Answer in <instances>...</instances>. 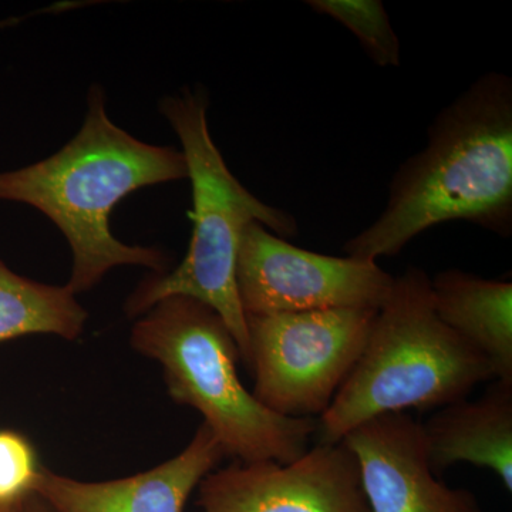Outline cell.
Returning a JSON list of instances; mask_svg holds the SVG:
<instances>
[{"label":"cell","mask_w":512,"mask_h":512,"mask_svg":"<svg viewBox=\"0 0 512 512\" xmlns=\"http://www.w3.org/2000/svg\"><path fill=\"white\" fill-rule=\"evenodd\" d=\"M512 234V79L481 74L431 121L427 144L394 173L382 214L343 245L353 258L399 255L444 222Z\"/></svg>","instance_id":"6da1fadb"},{"label":"cell","mask_w":512,"mask_h":512,"mask_svg":"<svg viewBox=\"0 0 512 512\" xmlns=\"http://www.w3.org/2000/svg\"><path fill=\"white\" fill-rule=\"evenodd\" d=\"M181 180H188L183 151L144 143L114 124L104 90L93 84L79 133L53 156L0 173V201L29 205L59 228L73 256L66 286L77 296L119 266L170 271L161 249L114 237L110 214L131 192Z\"/></svg>","instance_id":"7a4b0ae2"},{"label":"cell","mask_w":512,"mask_h":512,"mask_svg":"<svg viewBox=\"0 0 512 512\" xmlns=\"http://www.w3.org/2000/svg\"><path fill=\"white\" fill-rule=\"evenodd\" d=\"M490 362L437 316L431 278L417 266L396 276L355 367L320 416V443L383 414L441 409L494 380Z\"/></svg>","instance_id":"3957f363"},{"label":"cell","mask_w":512,"mask_h":512,"mask_svg":"<svg viewBox=\"0 0 512 512\" xmlns=\"http://www.w3.org/2000/svg\"><path fill=\"white\" fill-rule=\"evenodd\" d=\"M208 94L184 87L160 100L158 109L177 134L192 185L194 227L183 261L164 274L148 275L124 303L128 318H140L170 296H187L220 313L249 366L247 318L239 303L237 261L245 228L264 225L279 238L298 234L289 212L255 197L231 173L208 126Z\"/></svg>","instance_id":"277c9868"},{"label":"cell","mask_w":512,"mask_h":512,"mask_svg":"<svg viewBox=\"0 0 512 512\" xmlns=\"http://www.w3.org/2000/svg\"><path fill=\"white\" fill-rule=\"evenodd\" d=\"M130 343L160 363L171 399L204 417L225 456L288 464L309 450L319 420L271 412L245 389L237 342L211 306L187 296L165 298L138 318Z\"/></svg>","instance_id":"5b68a950"},{"label":"cell","mask_w":512,"mask_h":512,"mask_svg":"<svg viewBox=\"0 0 512 512\" xmlns=\"http://www.w3.org/2000/svg\"><path fill=\"white\" fill-rule=\"evenodd\" d=\"M377 311L249 315V369L262 406L292 419L328 410L365 348Z\"/></svg>","instance_id":"8992f818"},{"label":"cell","mask_w":512,"mask_h":512,"mask_svg":"<svg viewBox=\"0 0 512 512\" xmlns=\"http://www.w3.org/2000/svg\"><path fill=\"white\" fill-rule=\"evenodd\" d=\"M394 276L375 261L318 254L289 244L252 222L239 244L237 289L245 316L373 309L392 291Z\"/></svg>","instance_id":"52a82bcc"},{"label":"cell","mask_w":512,"mask_h":512,"mask_svg":"<svg viewBox=\"0 0 512 512\" xmlns=\"http://www.w3.org/2000/svg\"><path fill=\"white\" fill-rule=\"evenodd\" d=\"M201 512H370L359 466L343 443L309 448L292 463L235 461L198 485Z\"/></svg>","instance_id":"ba28073f"},{"label":"cell","mask_w":512,"mask_h":512,"mask_svg":"<svg viewBox=\"0 0 512 512\" xmlns=\"http://www.w3.org/2000/svg\"><path fill=\"white\" fill-rule=\"evenodd\" d=\"M340 443L356 458L370 512H484L471 491L433 473L423 424L407 413L367 420Z\"/></svg>","instance_id":"9c48e42d"},{"label":"cell","mask_w":512,"mask_h":512,"mask_svg":"<svg viewBox=\"0 0 512 512\" xmlns=\"http://www.w3.org/2000/svg\"><path fill=\"white\" fill-rule=\"evenodd\" d=\"M225 457L201 423L178 456L160 466L110 481H80L45 468L36 495L55 512H184L188 498Z\"/></svg>","instance_id":"30bf717a"},{"label":"cell","mask_w":512,"mask_h":512,"mask_svg":"<svg viewBox=\"0 0 512 512\" xmlns=\"http://www.w3.org/2000/svg\"><path fill=\"white\" fill-rule=\"evenodd\" d=\"M436 476L456 464L487 468L512 491V380L495 379L476 400L441 407L423 424Z\"/></svg>","instance_id":"8fae6325"},{"label":"cell","mask_w":512,"mask_h":512,"mask_svg":"<svg viewBox=\"0 0 512 512\" xmlns=\"http://www.w3.org/2000/svg\"><path fill=\"white\" fill-rule=\"evenodd\" d=\"M431 296L441 322L490 362L495 379L512 380V282L446 269L431 279Z\"/></svg>","instance_id":"7c38bea8"},{"label":"cell","mask_w":512,"mask_h":512,"mask_svg":"<svg viewBox=\"0 0 512 512\" xmlns=\"http://www.w3.org/2000/svg\"><path fill=\"white\" fill-rule=\"evenodd\" d=\"M89 312L66 285L33 281L0 259V343L29 335L76 340Z\"/></svg>","instance_id":"4fadbf2b"},{"label":"cell","mask_w":512,"mask_h":512,"mask_svg":"<svg viewBox=\"0 0 512 512\" xmlns=\"http://www.w3.org/2000/svg\"><path fill=\"white\" fill-rule=\"evenodd\" d=\"M306 5L352 32L377 66L399 67L402 63L399 36L380 0H308Z\"/></svg>","instance_id":"5bb4252c"},{"label":"cell","mask_w":512,"mask_h":512,"mask_svg":"<svg viewBox=\"0 0 512 512\" xmlns=\"http://www.w3.org/2000/svg\"><path fill=\"white\" fill-rule=\"evenodd\" d=\"M45 467L36 447L16 430L0 429V505L19 507L36 494Z\"/></svg>","instance_id":"9a60e30c"},{"label":"cell","mask_w":512,"mask_h":512,"mask_svg":"<svg viewBox=\"0 0 512 512\" xmlns=\"http://www.w3.org/2000/svg\"><path fill=\"white\" fill-rule=\"evenodd\" d=\"M19 512H55L39 497V495H32L22 505H20Z\"/></svg>","instance_id":"2e32d148"},{"label":"cell","mask_w":512,"mask_h":512,"mask_svg":"<svg viewBox=\"0 0 512 512\" xmlns=\"http://www.w3.org/2000/svg\"><path fill=\"white\" fill-rule=\"evenodd\" d=\"M19 508L20 505L19 507H2V505H0V512H19Z\"/></svg>","instance_id":"e0dca14e"}]
</instances>
